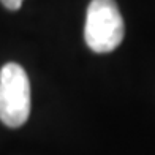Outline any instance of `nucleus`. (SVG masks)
Instances as JSON below:
<instances>
[{"instance_id": "obj_2", "label": "nucleus", "mask_w": 155, "mask_h": 155, "mask_svg": "<svg viewBox=\"0 0 155 155\" xmlns=\"http://www.w3.org/2000/svg\"><path fill=\"white\" fill-rule=\"evenodd\" d=\"M30 114V82L25 70L10 62L0 70V120L10 128L24 125Z\"/></svg>"}, {"instance_id": "obj_1", "label": "nucleus", "mask_w": 155, "mask_h": 155, "mask_svg": "<svg viewBox=\"0 0 155 155\" xmlns=\"http://www.w3.org/2000/svg\"><path fill=\"white\" fill-rule=\"evenodd\" d=\"M125 25L114 0H92L87 8L84 38L94 52H111L122 43Z\"/></svg>"}, {"instance_id": "obj_3", "label": "nucleus", "mask_w": 155, "mask_h": 155, "mask_svg": "<svg viewBox=\"0 0 155 155\" xmlns=\"http://www.w3.org/2000/svg\"><path fill=\"white\" fill-rule=\"evenodd\" d=\"M6 8L11 10V11H15V10H19L21 8V5H22L24 0H0Z\"/></svg>"}]
</instances>
